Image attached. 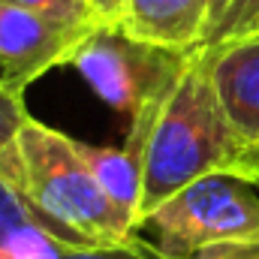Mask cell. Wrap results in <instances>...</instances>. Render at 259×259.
Segmentation results:
<instances>
[{"mask_svg": "<svg viewBox=\"0 0 259 259\" xmlns=\"http://www.w3.org/2000/svg\"><path fill=\"white\" fill-rule=\"evenodd\" d=\"M124 148L142 157L139 229L193 181L235 166L241 145L223 118L202 49L187 58L175 84L130 121Z\"/></svg>", "mask_w": 259, "mask_h": 259, "instance_id": "cell-1", "label": "cell"}, {"mask_svg": "<svg viewBox=\"0 0 259 259\" xmlns=\"http://www.w3.org/2000/svg\"><path fill=\"white\" fill-rule=\"evenodd\" d=\"M24 202L72 247H121L139 238V226L94 178L78 139L36 118L18 133L15 184Z\"/></svg>", "mask_w": 259, "mask_h": 259, "instance_id": "cell-2", "label": "cell"}, {"mask_svg": "<svg viewBox=\"0 0 259 259\" xmlns=\"http://www.w3.org/2000/svg\"><path fill=\"white\" fill-rule=\"evenodd\" d=\"M142 229L169 259L214 244H259V184L238 172H211L163 202Z\"/></svg>", "mask_w": 259, "mask_h": 259, "instance_id": "cell-3", "label": "cell"}, {"mask_svg": "<svg viewBox=\"0 0 259 259\" xmlns=\"http://www.w3.org/2000/svg\"><path fill=\"white\" fill-rule=\"evenodd\" d=\"M190 55L142 42L124 27L97 24L75 49L69 66L106 106L133 121L175 84Z\"/></svg>", "mask_w": 259, "mask_h": 259, "instance_id": "cell-4", "label": "cell"}, {"mask_svg": "<svg viewBox=\"0 0 259 259\" xmlns=\"http://www.w3.org/2000/svg\"><path fill=\"white\" fill-rule=\"evenodd\" d=\"M91 30L46 12L0 3V78L24 94L49 69L69 64Z\"/></svg>", "mask_w": 259, "mask_h": 259, "instance_id": "cell-5", "label": "cell"}, {"mask_svg": "<svg viewBox=\"0 0 259 259\" xmlns=\"http://www.w3.org/2000/svg\"><path fill=\"white\" fill-rule=\"evenodd\" d=\"M217 103L241 151L259 145V30L202 49Z\"/></svg>", "mask_w": 259, "mask_h": 259, "instance_id": "cell-6", "label": "cell"}, {"mask_svg": "<svg viewBox=\"0 0 259 259\" xmlns=\"http://www.w3.org/2000/svg\"><path fill=\"white\" fill-rule=\"evenodd\" d=\"M211 0H127L124 30L157 49L190 55L205 46Z\"/></svg>", "mask_w": 259, "mask_h": 259, "instance_id": "cell-7", "label": "cell"}, {"mask_svg": "<svg viewBox=\"0 0 259 259\" xmlns=\"http://www.w3.org/2000/svg\"><path fill=\"white\" fill-rule=\"evenodd\" d=\"M64 241L24 202L6 178H0V259H58Z\"/></svg>", "mask_w": 259, "mask_h": 259, "instance_id": "cell-8", "label": "cell"}, {"mask_svg": "<svg viewBox=\"0 0 259 259\" xmlns=\"http://www.w3.org/2000/svg\"><path fill=\"white\" fill-rule=\"evenodd\" d=\"M78 151L84 163L91 166L100 187L109 193V199L127 211L133 223L139 226V205H142V157L130 148H100L78 142Z\"/></svg>", "mask_w": 259, "mask_h": 259, "instance_id": "cell-9", "label": "cell"}, {"mask_svg": "<svg viewBox=\"0 0 259 259\" xmlns=\"http://www.w3.org/2000/svg\"><path fill=\"white\" fill-rule=\"evenodd\" d=\"M27 109L21 91L9 88L0 78V178L15 184V166H18V133L27 124Z\"/></svg>", "mask_w": 259, "mask_h": 259, "instance_id": "cell-10", "label": "cell"}, {"mask_svg": "<svg viewBox=\"0 0 259 259\" xmlns=\"http://www.w3.org/2000/svg\"><path fill=\"white\" fill-rule=\"evenodd\" d=\"M256 18L259 0H211L208 3V33H205L202 49H211L223 39L256 30Z\"/></svg>", "mask_w": 259, "mask_h": 259, "instance_id": "cell-11", "label": "cell"}, {"mask_svg": "<svg viewBox=\"0 0 259 259\" xmlns=\"http://www.w3.org/2000/svg\"><path fill=\"white\" fill-rule=\"evenodd\" d=\"M6 6H21V9H33V12H46L55 15L69 24H81V27H97L91 0H0Z\"/></svg>", "mask_w": 259, "mask_h": 259, "instance_id": "cell-12", "label": "cell"}, {"mask_svg": "<svg viewBox=\"0 0 259 259\" xmlns=\"http://www.w3.org/2000/svg\"><path fill=\"white\" fill-rule=\"evenodd\" d=\"M58 259H169V256H163L154 247V241L133 238L130 244H121V247H72V244H64Z\"/></svg>", "mask_w": 259, "mask_h": 259, "instance_id": "cell-13", "label": "cell"}, {"mask_svg": "<svg viewBox=\"0 0 259 259\" xmlns=\"http://www.w3.org/2000/svg\"><path fill=\"white\" fill-rule=\"evenodd\" d=\"M190 259H259V244H214Z\"/></svg>", "mask_w": 259, "mask_h": 259, "instance_id": "cell-14", "label": "cell"}, {"mask_svg": "<svg viewBox=\"0 0 259 259\" xmlns=\"http://www.w3.org/2000/svg\"><path fill=\"white\" fill-rule=\"evenodd\" d=\"M94 18L103 27H121L127 15V0H91Z\"/></svg>", "mask_w": 259, "mask_h": 259, "instance_id": "cell-15", "label": "cell"}, {"mask_svg": "<svg viewBox=\"0 0 259 259\" xmlns=\"http://www.w3.org/2000/svg\"><path fill=\"white\" fill-rule=\"evenodd\" d=\"M229 172H238V175H244V178H250V181H256V184H259V145L244 148V151L238 154V160H235V166H232Z\"/></svg>", "mask_w": 259, "mask_h": 259, "instance_id": "cell-16", "label": "cell"}, {"mask_svg": "<svg viewBox=\"0 0 259 259\" xmlns=\"http://www.w3.org/2000/svg\"><path fill=\"white\" fill-rule=\"evenodd\" d=\"M256 30H259V18H256Z\"/></svg>", "mask_w": 259, "mask_h": 259, "instance_id": "cell-17", "label": "cell"}]
</instances>
